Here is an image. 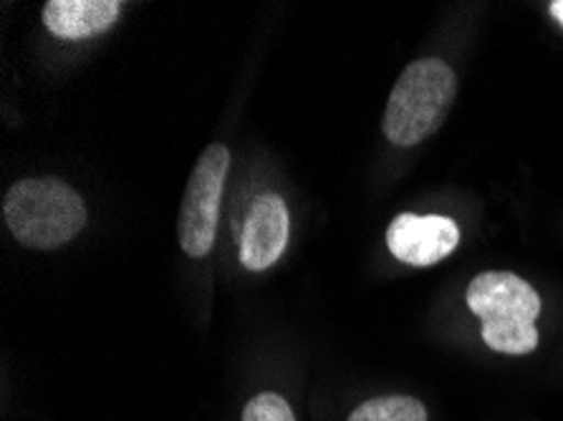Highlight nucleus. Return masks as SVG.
Returning a JSON list of instances; mask_svg holds the SVG:
<instances>
[{
    "label": "nucleus",
    "instance_id": "7ed1b4c3",
    "mask_svg": "<svg viewBox=\"0 0 563 421\" xmlns=\"http://www.w3.org/2000/svg\"><path fill=\"white\" fill-rule=\"evenodd\" d=\"M457 81L440 58H420L409 64L389 93L382 129L397 147H415L445 122L455 101Z\"/></svg>",
    "mask_w": 563,
    "mask_h": 421
},
{
    "label": "nucleus",
    "instance_id": "39448f33",
    "mask_svg": "<svg viewBox=\"0 0 563 421\" xmlns=\"http://www.w3.org/2000/svg\"><path fill=\"white\" fill-rule=\"evenodd\" d=\"M387 245L397 261L415 268H428L455 251L460 245V228L455 220L442 214L405 212L391 220Z\"/></svg>",
    "mask_w": 563,
    "mask_h": 421
},
{
    "label": "nucleus",
    "instance_id": "f03ea898",
    "mask_svg": "<svg viewBox=\"0 0 563 421\" xmlns=\"http://www.w3.org/2000/svg\"><path fill=\"white\" fill-rule=\"evenodd\" d=\"M467 308L483 321V341L493 351L526 356L539 346L536 321L541 315V296L516 273L488 270L467 286Z\"/></svg>",
    "mask_w": 563,
    "mask_h": 421
},
{
    "label": "nucleus",
    "instance_id": "1a4fd4ad",
    "mask_svg": "<svg viewBox=\"0 0 563 421\" xmlns=\"http://www.w3.org/2000/svg\"><path fill=\"white\" fill-rule=\"evenodd\" d=\"M243 421H296V417L284 397L266 391L249 401V407L243 411Z\"/></svg>",
    "mask_w": 563,
    "mask_h": 421
},
{
    "label": "nucleus",
    "instance_id": "0eeeda50",
    "mask_svg": "<svg viewBox=\"0 0 563 421\" xmlns=\"http://www.w3.org/2000/svg\"><path fill=\"white\" fill-rule=\"evenodd\" d=\"M122 13L117 0H48L44 5L46 29L58 38L79 41L107 33Z\"/></svg>",
    "mask_w": 563,
    "mask_h": 421
},
{
    "label": "nucleus",
    "instance_id": "20e7f679",
    "mask_svg": "<svg viewBox=\"0 0 563 421\" xmlns=\"http://www.w3.org/2000/svg\"><path fill=\"white\" fill-rule=\"evenodd\" d=\"M230 169V152L225 144H210L187 179L180 208V245L190 257H205L212 251L220 218V197Z\"/></svg>",
    "mask_w": 563,
    "mask_h": 421
},
{
    "label": "nucleus",
    "instance_id": "f257e3e1",
    "mask_svg": "<svg viewBox=\"0 0 563 421\" xmlns=\"http://www.w3.org/2000/svg\"><path fill=\"white\" fill-rule=\"evenodd\" d=\"M11 235L33 251H56L87 225V208L71 185L56 177H31L15 182L3 200Z\"/></svg>",
    "mask_w": 563,
    "mask_h": 421
},
{
    "label": "nucleus",
    "instance_id": "6e6552de",
    "mask_svg": "<svg viewBox=\"0 0 563 421\" xmlns=\"http://www.w3.org/2000/svg\"><path fill=\"white\" fill-rule=\"evenodd\" d=\"M346 421H428V409L415 397H377L360 403Z\"/></svg>",
    "mask_w": 563,
    "mask_h": 421
},
{
    "label": "nucleus",
    "instance_id": "9d476101",
    "mask_svg": "<svg viewBox=\"0 0 563 421\" xmlns=\"http://www.w3.org/2000/svg\"><path fill=\"white\" fill-rule=\"evenodd\" d=\"M551 13H553V19H556L559 23H563V0H553Z\"/></svg>",
    "mask_w": 563,
    "mask_h": 421
},
{
    "label": "nucleus",
    "instance_id": "423d86ee",
    "mask_svg": "<svg viewBox=\"0 0 563 421\" xmlns=\"http://www.w3.org/2000/svg\"><path fill=\"white\" fill-rule=\"evenodd\" d=\"M288 243V208L276 192L261 195L251 204L241 232V263L245 270L261 273L278 263Z\"/></svg>",
    "mask_w": 563,
    "mask_h": 421
}]
</instances>
